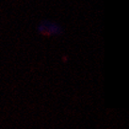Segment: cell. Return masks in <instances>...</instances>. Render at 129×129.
Wrapping results in <instances>:
<instances>
[{
  "label": "cell",
  "mask_w": 129,
  "mask_h": 129,
  "mask_svg": "<svg viewBox=\"0 0 129 129\" xmlns=\"http://www.w3.org/2000/svg\"><path fill=\"white\" fill-rule=\"evenodd\" d=\"M37 31L40 35L44 37H56L60 36L64 30L59 23L49 19H43L37 26Z\"/></svg>",
  "instance_id": "obj_1"
}]
</instances>
